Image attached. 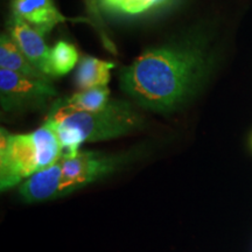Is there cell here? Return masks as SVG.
Instances as JSON below:
<instances>
[{"instance_id":"6da1fadb","label":"cell","mask_w":252,"mask_h":252,"mask_svg":"<svg viewBox=\"0 0 252 252\" xmlns=\"http://www.w3.org/2000/svg\"><path fill=\"white\" fill-rule=\"evenodd\" d=\"M210 65L204 41L187 36L147 49L122 68L119 83L141 108L168 113L180 109L200 90Z\"/></svg>"},{"instance_id":"7a4b0ae2","label":"cell","mask_w":252,"mask_h":252,"mask_svg":"<svg viewBox=\"0 0 252 252\" xmlns=\"http://www.w3.org/2000/svg\"><path fill=\"white\" fill-rule=\"evenodd\" d=\"M46 122L55 128L62 156H75L84 143L109 140L131 133L141 125V116L127 100L112 98L105 109L83 111L74 109L64 98L50 105Z\"/></svg>"},{"instance_id":"3957f363","label":"cell","mask_w":252,"mask_h":252,"mask_svg":"<svg viewBox=\"0 0 252 252\" xmlns=\"http://www.w3.org/2000/svg\"><path fill=\"white\" fill-rule=\"evenodd\" d=\"M0 144V186L6 190L21 185L36 172L46 168L33 132L9 133L1 128Z\"/></svg>"},{"instance_id":"277c9868","label":"cell","mask_w":252,"mask_h":252,"mask_svg":"<svg viewBox=\"0 0 252 252\" xmlns=\"http://www.w3.org/2000/svg\"><path fill=\"white\" fill-rule=\"evenodd\" d=\"M58 97L52 81L0 69V103L7 115L50 108Z\"/></svg>"},{"instance_id":"5b68a950","label":"cell","mask_w":252,"mask_h":252,"mask_svg":"<svg viewBox=\"0 0 252 252\" xmlns=\"http://www.w3.org/2000/svg\"><path fill=\"white\" fill-rule=\"evenodd\" d=\"M59 163L62 195H67L112 173L121 163V158L93 151H80L75 156H62Z\"/></svg>"},{"instance_id":"8992f818","label":"cell","mask_w":252,"mask_h":252,"mask_svg":"<svg viewBox=\"0 0 252 252\" xmlns=\"http://www.w3.org/2000/svg\"><path fill=\"white\" fill-rule=\"evenodd\" d=\"M7 33L34 67L46 76L54 77L50 68L52 48L47 46L45 36L39 31L11 13L7 21Z\"/></svg>"},{"instance_id":"52a82bcc","label":"cell","mask_w":252,"mask_h":252,"mask_svg":"<svg viewBox=\"0 0 252 252\" xmlns=\"http://www.w3.org/2000/svg\"><path fill=\"white\" fill-rule=\"evenodd\" d=\"M11 8L12 14L23 19L43 36L65 21H83L91 25L89 19H70L63 15L53 0H12Z\"/></svg>"},{"instance_id":"ba28073f","label":"cell","mask_w":252,"mask_h":252,"mask_svg":"<svg viewBox=\"0 0 252 252\" xmlns=\"http://www.w3.org/2000/svg\"><path fill=\"white\" fill-rule=\"evenodd\" d=\"M180 0H97L100 13L112 19L134 20L156 15Z\"/></svg>"},{"instance_id":"9c48e42d","label":"cell","mask_w":252,"mask_h":252,"mask_svg":"<svg viewBox=\"0 0 252 252\" xmlns=\"http://www.w3.org/2000/svg\"><path fill=\"white\" fill-rule=\"evenodd\" d=\"M19 191L26 202H42L63 196L59 161L28 178L20 185Z\"/></svg>"},{"instance_id":"30bf717a","label":"cell","mask_w":252,"mask_h":252,"mask_svg":"<svg viewBox=\"0 0 252 252\" xmlns=\"http://www.w3.org/2000/svg\"><path fill=\"white\" fill-rule=\"evenodd\" d=\"M113 68H115L113 62L96 59L93 56H84L78 62L75 72V84L80 91L98 87H108L110 74Z\"/></svg>"},{"instance_id":"8fae6325","label":"cell","mask_w":252,"mask_h":252,"mask_svg":"<svg viewBox=\"0 0 252 252\" xmlns=\"http://www.w3.org/2000/svg\"><path fill=\"white\" fill-rule=\"evenodd\" d=\"M0 69L18 72L24 76L52 81L28 61L8 33L1 34L0 37Z\"/></svg>"},{"instance_id":"7c38bea8","label":"cell","mask_w":252,"mask_h":252,"mask_svg":"<svg viewBox=\"0 0 252 252\" xmlns=\"http://www.w3.org/2000/svg\"><path fill=\"white\" fill-rule=\"evenodd\" d=\"M65 103L74 109L83 111H99L105 109L111 102L108 87H98L82 90L69 97H63Z\"/></svg>"},{"instance_id":"4fadbf2b","label":"cell","mask_w":252,"mask_h":252,"mask_svg":"<svg viewBox=\"0 0 252 252\" xmlns=\"http://www.w3.org/2000/svg\"><path fill=\"white\" fill-rule=\"evenodd\" d=\"M78 50L67 41H58L50 52V68L54 77L64 76L76 67Z\"/></svg>"},{"instance_id":"5bb4252c","label":"cell","mask_w":252,"mask_h":252,"mask_svg":"<svg viewBox=\"0 0 252 252\" xmlns=\"http://www.w3.org/2000/svg\"><path fill=\"white\" fill-rule=\"evenodd\" d=\"M83 2L86 5L88 15H89L91 21V26H94V30L98 33V37L104 48L109 50L111 54H117V48H116L113 41L110 39L109 32L106 31V25L104 23L103 14L100 13L97 0H83Z\"/></svg>"}]
</instances>
